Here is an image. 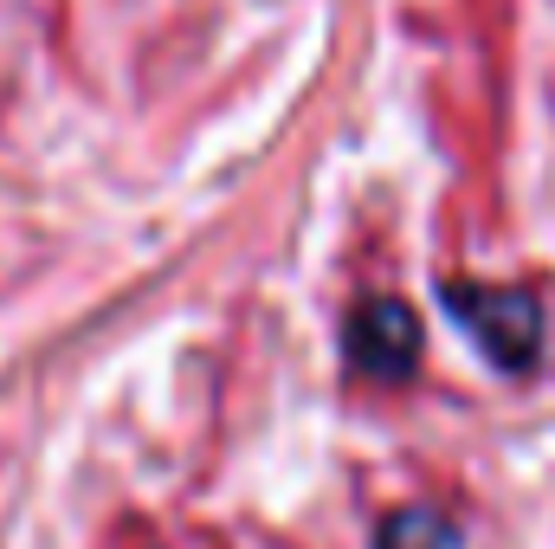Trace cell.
<instances>
[{
  "label": "cell",
  "mask_w": 555,
  "mask_h": 549,
  "mask_svg": "<svg viewBox=\"0 0 555 549\" xmlns=\"http://www.w3.org/2000/svg\"><path fill=\"white\" fill-rule=\"evenodd\" d=\"M439 297H446L452 323H459V330L498 362V369H511V375L537 369V356H543V304H537L530 291H517V284H472V278H452Z\"/></svg>",
  "instance_id": "cell-1"
},
{
  "label": "cell",
  "mask_w": 555,
  "mask_h": 549,
  "mask_svg": "<svg viewBox=\"0 0 555 549\" xmlns=\"http://www.w3.org/2000/svg\"><path fill=\"white\" fill-rule=\"evenodd\" d=\"M420 362V317L401 297H369L349 317V369L369 382H401Z\"/></svg>",
  "instance_id": "cell-2"
},
{
  "label": "cell",
  "mask_w": 555,
  "mask_h": 549,
  "mask_svg": "<svg viewBox=\"0 0 555 549\" xmlns=\"http://www.w3.org/2000/svg\"><path fill=\"white\" fill-rule=\"evenodd\" d=\"M375 549H459V531H452L446 511H433V505H408V511H395V518L382 524Z\"/></svg>",
  "instance_id": "cell-3"
}]
</instances>
